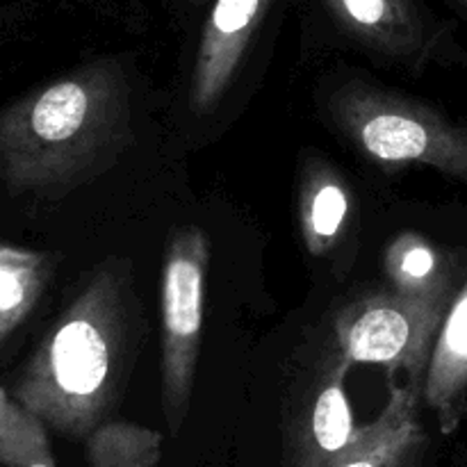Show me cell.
I'll use <instances>...</instances> for the list:
<instances>
[{"instance_id":"1","label":"cell","mask_w":467,"mask_h":467,"mask_svg":"<svg viewBox=\"0 0 467 467\" xmlns=\"http://www.w3.org/2000/svg\"><path fill=\"white\" fill-rule=\"evenodd\" d=\"M126 68L96 59L0 109V182L57 199L112 169L130 149Z\"/></svg>"},{"instance_id":"2","label":"cell","mask_w":467,"mask_h":467,"mask_svg":"<svg viewBox=\"0 0 467 467\" xmlns=\"http://www.w3.org/2000/svg\"><path fill=\"white\" fill-rule=\"evenodd\" d=\"M126 306L112 269L89 278L32 354L12 395L67 438H87L112 409L126 363Z\"/></svg>"},{"instance_id":"3","label":"cell","mask_w":467,"mask_h":467,"mask_svg":"<svg viewBox=\"0 0 467 467\" xmlns=\"http://www.w3.org/2000/svg\"><path fill=\"white\" fill-rule=\"evenodd\" d=\"M337 126L379 164H424L467 185V126L450 121L418 100L345 87L331 100Z\"/></svg>"},{"instance_id":"4","label":"cell","mask_w":467,"mask_h":467,"mask_svg":"<svg viewBox=\"0 0 467 467\" xmlns=\"http://www.w3.org/2000/svg\"><path fill=\"white\" fill-rule=\"evenodd\" d=\"M451 301L413 299L390 290L347 306L336 319L340 358L349 365H379L388 369L392 381L404 374L424 386L429 358Z\"/></svg>"},{"instance_id":"5","label":"cell","mask_w":467,"mask_h":467,"mask_svg":"<svg viewBox=\"0 0 467 467\" xmlns=\"http://www.w3.org/2000/svg\"><path fill=\"white\" fill-rule=\"evenodd\" d=\"M210 242L203 228L182 226L171 235L162 269V397L171 433L190 406L203 331Z\"/></svg>"},{"instance_id":"6","label":"cell","mask_w":467,"mask_h":467,"mask_svg":"<svg viewBox=\"0 0 467 467\" xmlns=\"http://www.w3.org/2000/svg\"><path fill=\"white\" fill-rule=\"evenodd\" d=\"M269 5L272 0L214 3L192 71L190 105L196 114L213 112L223 99Z\"/></svg>"},{"instance_id":"7","label":"cell","mask_w":467,"mask_h":467,"mask_svg":"<svg viewBox=\"0 0 467 467\" xmlns=\"http://www.w3.org/2000/svg\"><path fill=\"white\" fill-rule=\"evenodd\" d=\"M351 36L386 57L424 67L441 53V35L410 0H327Z\"/></svg>"},{"instance_id":"8","label":"cell","mask_w":467,"mask_h":467,"mask_svg":"<svg viewBox=\"0 0 467 467\" xmlns=\"http://www.w3.org/2000/svg\"><path fill=\"white\" fill-rule=\"evenodd\" d=\"M420 406L422 383H392L381 413L360 427L354 445L333 467H420L427 450Z\"/></svg>"},{"instance_id":"9","label":"cell","mask_w":467,"mask_h":467,"mask_svg":"<svg viewBox=\"0 0 467 467\" xmlns=\"http://www.w3.org/2000/svg\"><path fill=\"white\" fill-rule=\"evenodd\" d=\"M349 368L345 358H337L319 383L290 438L287 467H333L358 438L360 427H356L345 386Z\"/></svg>"},{"instance_id":"10","label":"cell","mask_w":467,"mask_h":467,"mask_svg":"<svg viewBox=\"0 0 467 467\" xmlns=\"http://www.w3.org/2000/svg\"><path fill=\"white\" fill-rule=\"evenodd\" d=\"M422 401L445 436L454 433L467 415V274L438 331Z\"/></svg>"},{"instance_id":"11","label":"cell","mask_w":467,"mask_h":467,"mask_svg":"<svg viewBox=\"0 0 467 467\" xmlns=\"http://www.w3.org/2000/svg\"><path fill=\"white\" fill-rule=\"evenodd\" d=\"M383 269L392 290L413 299L451 301L465 278L456 255L436 249L418 233H401L388 244Z\"/></svg>"},{"instance_id":"12","label":"cell","mask_w":467,"mask_h":467,"mask_svg":"<svg viewBox=\"0 0 467 467\" xmlns=\"http://www.w3.org/2000/svg\"><path fill=\"white\" fill-rule=\"evenodd\" d=\"M351 213V194L340 176L324 162H310L301 178L299 226L306 249L327 255L337 244Z\"/></svg>"},{"instance_id":"13","label":"cell","mask_w":467,"mask_h":467,"mask_svg":"<svg viewBox=\"0 0 467 467\" xmlns=\"http://www.w3.org/2000/svg\"><path fill=\"white\" fill-rule=\"evenodd\" d=\"M50 278L44 254L0 244V345L30 317Z\"/></svg>"},{"instance_id":"14","label":"cell","mask_w":467,"mask_h":467,"mask_svg":"<svg viewBox=\"0 0 467 467\" xmlns=\"http://www.w3.org/2000/svg\"><path fill=\"white\" fill-rule=\"evenodd\" d=\"M89 467H155L162 459V436L132 422H100L87 436Z\"/></svg>"},{"instance_id":"15","label":"cell","mask_w":467,"mask_h":467,"mask_svg":"<svg viewBox=\"0 0 467 467\" xmlns=\"http://www.w3.org/2000/svg\"><path fill=\"white\" fill-rule=\"evenodd\" d=\"M456 3H459V5H461V7H463V9H465V12H467V0H456Z\"/></svg>"},{"instance_id":"16","label":"cell","mask_w":467,"mask_h":467,"mask_svg":"<svg viewBox=\"0 0 467 467\" xmlns=\"http://www.w3.org/2000/svg\"><path fill=\"white\" fill-rule=\"evenodd\" d=\"M192 3H201V0H192Z\"/></svg>"}]
</instances>
